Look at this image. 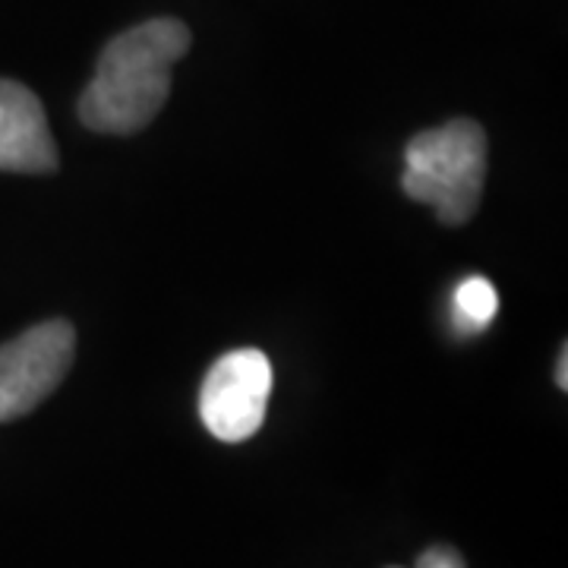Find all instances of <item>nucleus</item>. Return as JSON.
Masks as SVG:
<instances>
[{"instance_id": "nucleus-7", "label": "nucleus", "mask_w": 568, "mask_h": 568, "mask_svg": "<svg viewBox=\"0 0 568 568\" xmlns=\"http://www.w3.org/2000/svg\"><path fill=\"white\" fill-rule=\"evenodd\" d=\"M417 568H467L462 552H455L452 547H429L426 552H420L417 559Z\"/></svg>"}, {"instance_id": "nucleus-6", "label": "nucleus", "mask_w": 568, "mask_h": 568, "mask_svg": "<svg viewBox=\"0 0 568 568\" xmlns=\"http://www.w3.org/2000/svg\"><path fill=\"white\" fill-rule=\"evenodd\" d=\"M452 304H455V320H458L462 328L480 332V328H487L493 323V316L499 310V294H496V287L487 278L474 275V278H465L455 287V301Z\"/></svg>"}, {"instance_id": "nucleus-9", "label": "nucleus", "mask_w": 568, "mask_h": 568, "mask_svg": "<svg viewBox=\"0 0 568 568\" xmlns=\"http://www.w3.org/2000/svg\"><path fill=\"white\" fill-rule=\"evenodd\" d=\"M392 568H395V566H392Z\"/></svg>"}, {"instance_id": "nucleus-8", "label": "nucleus", "mask_w": 568, "mask_h": 568, "mask_svg": "<svg viewBox=\"0 0 568 568\" xmlns=\"http://www.w3.org/2000/svg\"><path fill=\"white\" fill-rule=\"evenodd\" d=\"M556 383H559V388H562V392L568 388V351H566V347L559 351V364H556Z\"/></svg>"}, {"instance_id": "nucleus-1", "label": "nucleus", "mask_w": 568, "mask_h": 568, "mask_svg": "<svg viewBox=\"0 0 568 568\" xmlns=\"http://www.w3.org/2000/svg\"><path fill=\"white\" fill-rule=\"evenodd\" d=\"M190 51L181 20H149L108 41L95 77L80 99V121L95 133L130 136L159 118L171 92V70Z\"/></svg>"}, {"instance_id": "nucleus-4", "label": "nucleus", "mask_w": 568, "mask_h": 568, "mask_svg": "<svg viewBox=\"0 0 568 568\" xmlns=\"http://www.w3.org/2000/svg\"><path fill=\"white\" fill-rule=\"evenodd\" d=\"M272 395V364L263 351L241 347L215 361L200 388V417L222 443H244L260 433Z\"/></svg>"}, {"instance_id": "nucleus-2", "label": "nucleus", "mask_w": 568, "mask_h": 568, "mask_svg": "<svg viewBox=\"0 0 568 568\" xmlns=\"http://www.w3.org/2000/svg\"><path fill=\"white\" fill-rule=\"evenodd\" d=\"M487 133L477 121H448L424 130L405 149L402 190L410 200L436 209L439 222L465 224L484 196Z\"/></svg>"}, {"instance_id": "nucleus-5", "label": "nucleus", "mask_w": 568, "mask_h": 568, "mask_svg": "<svg viewBox=\"0 0 568 568\" xmlns=\"http://www.w3.org/2000/svg\"><path fill=\"white\" fill-rule=\"evenodd\" d=\"M0 171H58V145L39 95L13 80H0Z\"/></svg>"}, {"instance_id": "nucleus-3", "label": "nucleus", "mask_w": 568, "mask_h": 568, "mask_svg": "<svg viewBox=\"0 0 568 568\" xmlns=\"http://www.w3.org/2000/svg\"><path fill=\"white\" fill-rule=\"evenodd\" d=\"M77 332L67 320H48L0 347V424L20 420L51 398L73 366Z\"/></svg>"}]
</instances>
